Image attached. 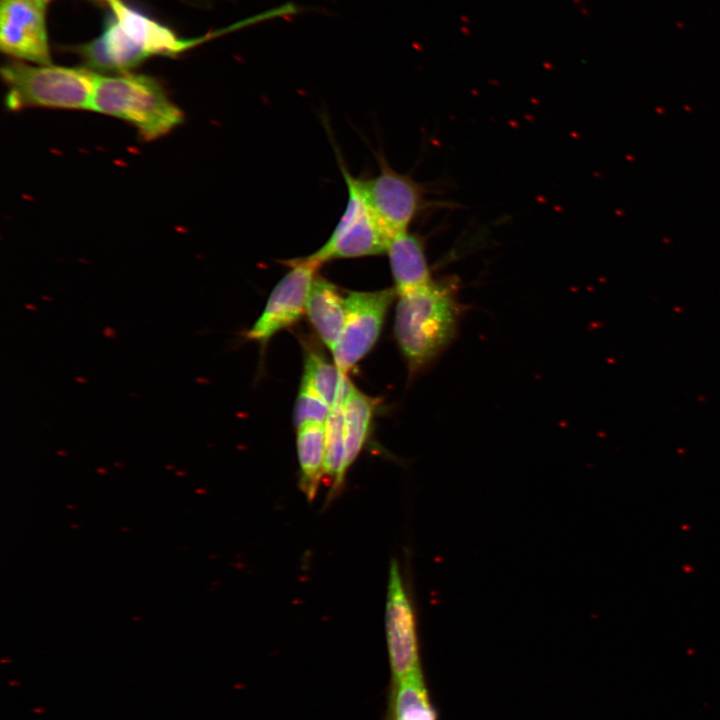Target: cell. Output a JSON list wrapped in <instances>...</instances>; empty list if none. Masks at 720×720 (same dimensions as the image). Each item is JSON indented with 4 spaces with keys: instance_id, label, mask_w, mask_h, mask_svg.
<instances>
[{
    "instance_id": "cell-7",
    "label": "cell",
    "mask_w": 720,
    "mask_h": 720,
    "mask_svg": "<svg viewBox=\"0 0 720 720\" xmlns=\"http://www.w3.org/2000/svg\"><path fill=\"white\" fill-rule=\"evenodd\" d=\"M385 634L391 680L423 670L416 614L396 559L389 566Z\"/></svg>"
},
{
    "instance_id": "cell-12",
    "label": "cell",
    "mask_w": 720,
    "mask_h": 720,
    "mask_svg": "<svg viewBox=\"0 0 720 720\" xmlns=\"http://www.w3.org/2000/svg\"><path fill=\"white\" fill-rule=\"evenodd\" d=\"M423 670L391 680L386 720H437Z\"/></svg>"
},
{
    "instance_id": "cell-8",
    "label": "cell",
    "mask_w": 720,
    "mask_h": 720,
    "mask_svg": "<svg viewBox=\"0 0 720 720\" xmlns=\"http://www.w3.org/2000/svg\"><path fill=\"white\" fill-rule=\"evenodd\" d=\"M320 263L311 256L289 261V270L271 291L266 305L246 337L267 342L306 313L309 293Z\"/></svg>"
},
{
    "instance_id": "cell-3",
    "label": "cell",
    "mask_w": 720,
    "mask_h": 720,
    "mask_svg": "<svg viewBox=\"0 0 720 720\" xmlns=\"http://www.w3.org/2000/svg\"><path fill=\"white\" fill-rule=\"evenodd\" d=\"M1 75L10 111L28 107L91 110L96 73L88 68L15 60L2 66Z\"/></svg>"
},
{
    "instance_id": "cell-14",
    "label": "cell",
    "mask_w": 720,
    "mask_h": 720,
    "mask_svg": "<svg viewBox=\"0 0 720 720\" xmlns=\"http://www.w3.org/2000/svg\"><path fill=\"white\" fill-rule=\"evenodd\" d=\"M296 446L300 488L312 501L324 476L325 424L309 423L298 427Z\"/></svg>"
},
{
    "instance_id": "cell-5",
    "label": "cell",
    "mask_w": 720,
    "mask_h": 720,
    "mask_svg": "<svg viewBox=\"0 0 720 720\" xmlns=\"http://www.w3.org/2000/svg\"><path fill=\"white\" fill-rule=\"evenodd\" d=\"M397 296L394 288L349 292L341 335L331 350L334 364L347 373L372 349L381 333L386 314Z\"/></svg>"
},
{
    "instance_id": "cell-1",
    "label": "cell",
    "mask_w": 720,
    "mask_h": 720,
    "mask_svg": "<svg viewBox=\"0 0 720 720\" xmlns=\"http://www.w3.org/2000/svg\"><path fill=\"white\" fill-rule=\"evenodd\" d=\"M395 308L394 333L413 377L430 367L453 343L464 314L456 278L432 279L402 294Z\"/></svg>"
},
{
    "instance_id": "cell-16",
    "label": "cell",
    "mask_w": 720,
    "mask_h": 720,
    "mask_svg": "<svg viewBox=\"0 0 720 720\" xmlns=\"http://www.w3.org/2000/svg\"><path fill=\"white\" fill-rule=\"evenodd\" d=\"M302 379L306 380L322 399L332 407L348 380L335 364L329 363L315 351H308Z\"/></svg>"
},
{
    "instance_id": "cell-9",
    "label": "cell",
    "mask_w": 720,
    "mask_h": 720,
    "mask_svg": "<svg viewBox=\"0 0 720 720\" xmlns=\"http://www.w3.org/2000/svg\"><path fill=\"white\" fill-rule=\"evenodd\" d=\"M49 0H0V48L20 61L51 64L46 12Z\"/></svg>"
},
{
    "instance_id": "cell-17",
    "label": "cell",
    "mask_w": 720,
    "mask_h": 720,
    "mask_svg": "<svg viewBox=\"0 0 720 720\" xmlns=\"http://www.w3.org/2000/svg\"><path fill=\"white\" fill-rule=\"evenodd\" d=\"M330 408L315 389L302 379L294 409L296 427L309 423L325 424Z\"/></svg>"
},
{
    "instance_id": "cell-4",
    "label": "cell",
    "mask_w": 720,
    "mask_h": 720,
    "mask_svg": "<svg viewBox=\"0 0 720 720\" xmlns=\"http://www.w3.org/2000/svg\"><path fill=\"white\" fill-rule=\"evenodd\" d=\"M348 191L347 205L327 241L310 256L321 265L333 259L380 255L387 252L391 238L370 209L360 186L342 165Z\"/></svg>"
},
{
    "instance_id": "cell-11",
    "label": "cell",
    "mask_w": 720,
    "mask_h": 720,
    "mask_svg": "<svg viewBox=\"0 0 720 720\" xmlns=\"http://www.w3.org/2000/svg\"><path fill=\"white\" fill-rule=\"evenodd\" d=\"M306 314L321 341L331 351L344 327L345 297L334 284L316 276L309 293Z\"/></svg>"
},
{
    "instance_id": "cell-6",
    "label": "cell",
    "mask_w": 720,
    "mask_h": 720,
    "mask_svg": "<svg viewBox=\"0 0 720 720\" xmlns=\"http://www.w3.org/2000/svg\"><path fill=\"white\" fill-rule=\"evenodd\" d=\"M379 174L360 179L363 195L385 233L393 240L408 232L424 201V188L379 158Z\"/></svg>"
},
{
    "instance_id": "cell-18",
    "label": "cell",
    "mask_w": 720,
    "mask_h": 720,
    "mask_svg": "<svg viewBox=\"0 0 720 720\" xmlns=\"http://www.w3.org/2000/svg\"><path fill=\"white\" fill-rule=\"evenodd\" d=\"M105 1L108 2L109 0H105Z\"/></svg>"
},
{
    "instance_id": "cell-10",
    "label": "cell",
    "mask_w": 720,
    "mask_h": 720,
    "mask_svg": "<svg viewBox=\"0 0 720 720\" xmlns=\"http://www.w3.org/2000/svg\"><path fill=\"white\" fill-rule=\"evenodd\" d=\"M386 254L397 296L422 287L433 279L423 241L409 231L393 238Z\"/></svg>"
},
{
    "instance_id": "cell-15",
    "label": "cell",
    "mask_w": 720,
    "mask_h": 720,
    "mask_svg": "<svg viewBox=\"0 0 720 720\" xmlns=\"http://www.w3.org/2000/svg\"><path fill=\"white\" fill-rule=\"evenodd\" d=\"M349 381L348 379L338 400L330 408L325 422L324 476L331 480L330 498L341 489L347 473L344 466L343 401Z\"/></svg>"
},
{
    "instance_id": "cell-2",
    "label": "cell",
    "mask_w": 720,
    "mask_h": 720,
    "mask_svg": "<svg viewBox=\"0 0 720 720\" xmlns=\"http://www.w3.org/2000/svg\"><path fill=\"white\" fill-rule=\"evenodd\" d=\"M91 110L119 118L148 141L183 122V113L154 78L135 73L97 74Z\"/></svg>"
},
{
    "instance_id": "cell-13",
    "label": "cell",
    "mask_w": 720,
    "mask_h": 720,
    "mask_svg": "<svg viewBox=\"0 0 720 720\" xmlns=\"http://www.w3.org/2000/svg\"><path fill=\"white\" fill-rule=\"evenodd\" d=\"M376 401L361 392L351 381L343 401L344 466L346 472L358 457L368 434Z\"/></svg>"
}]
</instances>
